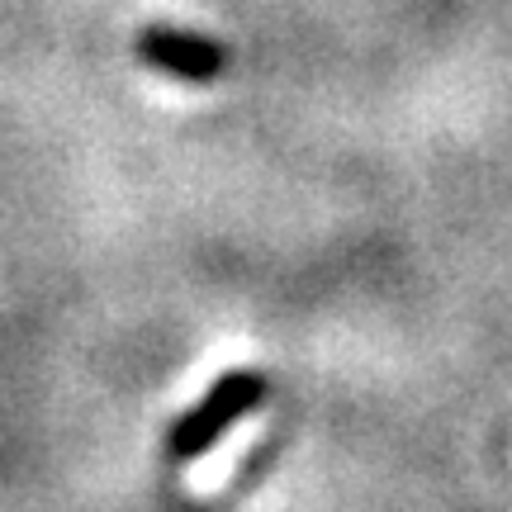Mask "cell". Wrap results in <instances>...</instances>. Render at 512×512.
<instances>
[{"label": "cell", "instance_id": "obj_1", "mask_svg": "<svg viewBox=\"0 0 512 512\" xmlns=\"http://www.w3.org/2000/svg\"><path fill=\"white\" fill-rule=\"evenodd\" d=\"M266 399V380L256 370H228L209 394H204L190 413L176 418L171 437H166V456L171 460H195L204 456L209 446H219L233 427H238L256 403Z\"/></svg>", "mask_w": 512, "mask_h": 512}, {"label": "cell", "instance_id": "obj_2", "mask_svg": "<svg viewBox=\"0 0 512 512\" xmlns=\"http://www.w3.org/2000/svg\"><path fill=\"white\" fill-rule=\"evenodd\" d=\"M138 57L157 72L176 76V81H190V86H204L223 72V48L214 38L200 34H181V29H143L138 34Z\"/></svg>", "mask_w": 512, "mask_h": 512}]
</instances>
